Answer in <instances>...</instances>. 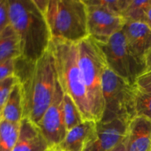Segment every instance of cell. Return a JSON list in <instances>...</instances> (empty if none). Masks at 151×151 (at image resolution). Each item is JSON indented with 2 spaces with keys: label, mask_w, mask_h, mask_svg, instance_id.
Returning <instances> with one entry per match:
<instances>
[{
  "label": "cell",
  "mask_w": 151,
  "mask_h": 151,
  "mask_svg": "<svg viewBox=\"0 0 151 151\" xmlns=\"http://www.w3.org/2000/svg\"><path fill=\"white\" fill-rule=\"evenodd\" d=\"M17 61V60H16ZM16 75L22 86L24 117L38 125L50 106L57 83L55 57L51 45L47 52L34 63L19 58Z\"/></svg>",
  "instance_id": "6da1fadb"
},
{
  "label": "cell",
  "mask_w": 151,
  "mask_h": 151,
  "mask_svg": "<svg viewBox=\"0 0 151 151\" xmlns=\"http://www.w3.org/2000/svg\"><path fill=\"white\" fill-rule=\"evenodd\" d=\"M10 25L20 41L22 58L34 63L50 48L52 36L44 13L34 0H8Z\"/></svg>",
  "instance_id": "7a4b0ae2"
},
{
  "label": "cell",
  "mask_w": 151,
  "mask_h": 151,
  "mask_svg": "<svg viewBox=\"0 0 151 151\" xmlns=\"http://www.w3.org/2000/svg\"><path fill=\"white\" fill-rule=\"evenodd\" d=\"M58 81L72 99L85 120H94L79 64L78 43L52 41Z\"/></svg>",
  "instance_id": "3957f363"
},
{
  "label": "cell",
  "mask_w": 151,
  "mask_h": 151,
  "mask_svg": "<svg viewBox=\"0 0 151 151\" xmlns=\"http://www.w3.org/2000/svg\"><path fill=\"white\" fill-rule=\"evenodd\" d=\"M44 13L52 41L78 43L88 37L84 0H50Z\"/></svg>",
  "instance_id": "277c9868"
},
{
  "label": "cell",
  "mask_w": 151,
  "mask_h": 151,
  "mask_svg": "<svg viewBox=\"0 0 151 151\" xmlns=\"http://www.w3.org/2000/svg\"><path fill=\"white\" fill-rule=\"evenodd\" d=\"M79 64L94 121L102 119L104 110L103 77L108 65L98 44L90 37L78 43Z\"/></svg>",
  "instance_id": "5b68a950"
},
{
  "label": "cell",
  "mask_w": 151,
  "mask_h": 151,
  "mask_svg": "<svg viewBox=\"0 0 151 151\" xmlns=\"http://www.w3.org/2000/svg\"><path fill=\"white\" fill-rule=\"evenodd\" d=\"M104 110L101 122L122 119L129 122L135 116L137 89L108 68L103 77Z\"/></svg>",
  "instance_id": "8992f818"
},
{
  "label": "cell",
  "mask_w": 151,
  "mask_h": 151,
  "mask_svg": "<svg viewBox=\"0 0 151 151\" xmlns=\"http://www.w3.org/2000/svg\"><path fill=\"white\" fill-rule=\"evenodd\" d=\"M97 44L104 55L108 68L134 86L137 78L145 71V64L144 60L138 57L129 47L122 29L106 42Z\"/></svg>",
  "instance_id": "52a82bcc"
},
{
  "label": "cell",
  "mask_w": 151,
  "mask_h": 151,
  "mask_svg": "<svg viewBox=\"0 0 151 151\" xmlns=\"http://www.w3.org/2000/svg\"><path fill=\"white\" fill-rule=\"evenodd\" d=\"M37 125L51 147H57L66 137L63 91L58 79L52 100Z\"/></svg>",
  "instance_id": "ba28073f"
},
{
  "label": "cell",
  "mask_w": 151,
  "mask_h": 151,
  "mask_svg": "<svg viewBox=\"0 0 151 151\" xmlns=\"http://www.w3.org/2000/svg\"><path fill=\"white\" fill-rule=\"evenodd\" d=\"M87 9L88 37L96 42H106L114 34L122 30L125 25V20L122 16L111 13L103 7L87 5Z\"/></svg>",
  "instance_id": "9c48e42d"
},
{
  "label": "cell",
  "mask_w": 151,
  "mask_h": 151,
  "mask_svg": "<svg viewBox=\"0 0 151 151\" xmlns=\"http://www.w3.org/2000/svg\"><path fill=\"white\" fill-rule=\"evenodd\" d=\"M128 122L122 119L96 122L94 132L83 151H111L125 138Z\"/></svg>",
  "instance_id": "30bf717a"
},
{
  "label": "cell",
  "mask_w": 151,
  "mask_h": 151,
  "mask_svg": "<svg viewBox=\"0 0 151 151\" xmlns=\"http://www.w3.org/2000/svg\"><path fill=\"white\" fill-rule=\"evenodd\" d=\"M124 141L126 151H151V119L143 116L131 119Z\"/></svg>",
  "instance_id": "8fae6325"
},
{
  "label": "cell",
  "mask_w": 151,
  "mask_h": 151,
  "mask_svg": "<svg viewBox=\"0 0 151 151\" xmlns=\"http://www.w3.org/2000/svg\"><path fill=\"white\" fill-rule=\"evenodd\" d=\"M122 32L133 52L145 61L151 49V28L145 22H125Z\"/></svg>",
  "instance_id": "7c38bea8"
},
{
  "label": "cell",
  "mask_w": 151,
  "mask_h": 151,
  "mask_svg": "<svg viewBox=\"0 0 151 151\" xmlns=\"http://www.w3.org/2000/svg\"><path fill=\"white\" fill-rule=\"evenodd\" d=\"M50 148L38 125L27 118H23L19 138L12 151H48Z\"/></svg>",
  "instance_id": "4fadbf2b"
},
{
  "label": "cell",
  "mask_w": 151,
  "mask_h": 151,
  "mask_svg": "<svg viewBox=\"0 0 151 151\" xmlns=\"http://www.w3.org/2000/svg\"><path fill=\"white\" fill-rule=\"evenodd\" d=\"M96 121L85 120L66 133L63 141L57 146L61 151H83L86 145L95 130Z\"/></svg>",
  "instance_id": "5bb4252c"
},
{
  "label": "cell",
  "mask_w": 151,
  "mask_h": 151,
  "mask_svg": "<svg viewBox=\"0 0 151 151\" xmlns=\"http://www.w3.org/2000/svg\"><path fill=\"white\" fill-rule=\"evenodd\" d=\"M24 117V97L22 86L20 82L13 87L0 116V119H4L12 123L20 124Z\"/></svg>",
  "instance_id": "9a60e30c"
},
{
  "label": "cell",
  "mask_w": 151,
  "mask_h": 151,
  "mask_svg": "<svg viewBox=\"0 0 151 151\" xmlns=\"http://www.w3.org/2000/svg\"><path fill=\"white\" fill-rule=\"evenodd\" d=\"M22 57L20 41L10 25L0 32V63Z\"/></svg>",
  "instance_id": "2e32d148"
},
{
  "label": "cell",
  "mask_w": 151,
  "mask_h": 151,
  "mask_svg": "<svg viewBox=\"0 0 151 151\" xmlns=\"http://www.w3.org/2000/svg\"><path fill=\"white\" fill-rule=\"evenodd\" d=\"M20 124L0 119V151H12L19 135Z\"/></svg>",
  "instance_id": "e0dca14e"
},
{
  "label": "cell",
  "mask_w": 151,
  "mask_h": 151,
  "mask_svg": "<svg viewBox=\"0 0 151 151\" xmlns=\"http://www.w3.org/2000/svg\"><path fill=\"white\" fill-rule=\"evenodd\" d=\"M151 6V0H129L122 13L125 22H145L147 10Z\"/></svg>",
  "instance_id": "ac0fdd59"
},
{
  "label": "cell",
  "mask_w": 151,
  "mask_h": 151,
  "mask_svg": "<svg viewBox=\"0 0 151 151\" xmlns=\"http://www.w3.org/2000/svg\"><path fill=\"white\" fill-rule=\"evenodd\" d=\"M63 113L66 130L72 129L85 121L81 111L72 99L63 93Z\"/></svg>",
  "instance_id": "d6986e66"
},
{
  "label": "cell",
  "mask_w": 151,
  "mask_h": 151,
  "mask_svg": "<svg viewBox=\"0 0 151 151\" xmlns=\"http://www.w3.org/2000/svg\"><path fill=\"white\" fill-rule=\"evenodd\" d=\"M129 0H84L87 5H97L111 13L122 16Z\"/></svg>",
  "instance_id": "ffe728a7"
},
{
  "label": "cell",
  "mask_w": 151,
  "mask_h": 151,
  "mask_svg": "<svg viewBox=\"0 0 151 151\" xmlns=\"http://www.w3.org/2000/svg\"><path fill=\"white\" fill-rule=\"evenodd\" d=\"M136 112L137 116H143L151 119V93L145 94L137 90Z\"/></svg>",
  "instance_id": "44dd1931"
},
{
  "label": "cell",
  "mask_w": 151,
  "mask_h": 151,
  "mask_svg": "<svg viewBox=\"0 0 151 151\" xmlns=\"http://www.w3.org/2000/svg\"><path fill=\"white\" fill-rule=\"evenodd\" d=\"M19 82V78L16 75L0 81V116L13 87Z\"/></svg>",
  "instance_id": "7402d4cb"
},
{
  "label": "cell",
  "mask_w": 151,
  "mask_h": 151,
  "mask_svg": "<svg viewBox=\"0 0 151 151\" xmlns=\"http://www.w3.org/2000/svg\"><path fill=\"white\" fill-rule=\"evenodd\" d=\"M136 89L141 93H151V70L145 71L134 83Z\"/></svg>",
  "instance_id": "603a6c76"
},
{
  "label": "cell",
  "mask_w": 151,
  "mask_h": 151,
  "mask_svg": "<svg viewBox=\"0 0 151 151\" xmlns=\"http://www.w3.org/2000/svg\"><path fill=\"white\" fill-rule=\"evenodd\" d=\"M16 60L17 59H10L0 63V81L16 75Z\"/></svg>",
  "instance_id": "cb8c5ba5"
},
{
  "label": "cell",
  "mask_w": 151,
  "mask_h": 151,
  "mask_svg": "<svg viewBox=\"0 0 151 151\" xmlns=\"http://www.w3.org/2000/svg\"><path fill=\"white\" fill-rule=\"evenodd\" d=\"M10 25L8 0H0V32Z\"/></svg>",
  "instance_id": "d4e9b609"
},
{
  "label": "cell",
  "mask_w": 151,
  "mask_h": 151,
  "mask_svg": "<svg viewBox=\"0 0 151 151\" xmlns=\"http://www.w3.org/2000/svg\"><path fill=\"white\" fill-rule=\"evenodd\" d=\"M145 71L151 70V49L145 57Z\"/></svg>",
  "instance_id": "484cf974"
},
{
  "label": "cell",
  "mask_w": 151,
  "mask_h": 151,
  "mask_svg": "<svg viewBox=\"0 0 151 151\" xmlns=\"http://www.w3.org/2000/svg\"><path fill=\"white\" fill-rule=\"evenodd\" d=\"M111 151H126V149H125V141H122V142L119 145H118L116 147H115L114 150Z\"/></svg>",
  "instance_id": "4316f807"
},
{
  "label": "cell",
  "mask_w": 151,
  "mask_h": 151,
  "mask_svg": "<svg viewBox=\"0 0 151 151\" xmlns=\"http://www.w3.org/2000/svg\"><path fill=\"white\" fill-rule=\"evenodd\" d=\"M145 22L151 28V6L150 8L148 9V10H147V15H146Z\"/></svg>",
  "instance_id": "83f0119b"
},
{
  "label": "cell",
  "mask_w": 151,
  "mask_h": 151,
  "mask_svg": "<svg viewBox=\"0 0 151 151\" xmlns=\"http://www.w3.org/2000/svg\"><path fill=\"white\" fill-rule=\"evenodd\" d=\"M48 151H61V150H60L59 149H58L57 147H51V148H50Z\"/></svg>",
  "instance_id": "f1b7e54d"
}]
</instances>
